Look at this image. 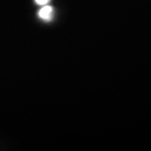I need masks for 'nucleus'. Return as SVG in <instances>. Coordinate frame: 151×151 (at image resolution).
<instances>
[{
  "mask_svg": "<svg viewBox=\"0 0 151 151\" xmlns=\"http://www.w3.org/2000/svg\"><path fill=\"white\" fill-rule=\"evenodd\" d=\"M38 15L45 21H50L54 16V9L51 6L44 5L39 11Z\"/></svg>",
  "mask_w": 151,
  "mask_h": 151,
  "instance_id": "obj_1",
  "label": "nucleus"
},
{
  "mask_svg": "<svg viewBox=\"0 0 151 151\" xmlns=\"http://www.w3.org/2000/svg\"><path fill=\"white\" fill-rule=\"evenodd\" d=\"M35 3L37 4L38 5H46L47 4H49V2L50 1V0H35Z\"/></svg>",
  "mask_w": 151,
  "mask_h": 151,
  "instance_id": "obj_2",
  "label": "nucleus"
}]
</instances>
